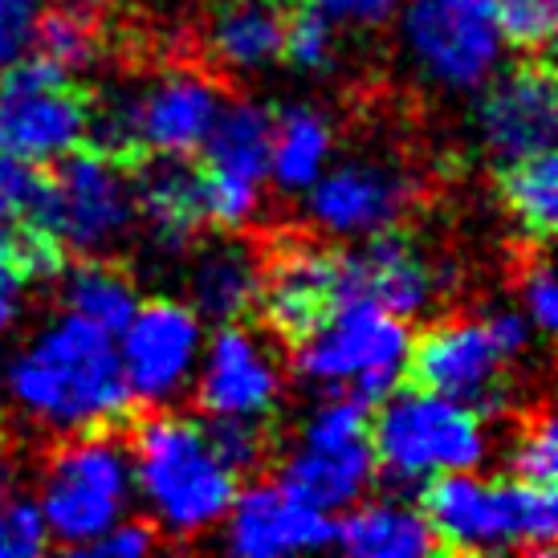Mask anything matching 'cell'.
<instances>
[{"mask_svg": "<svg viewBox=\"0 0 558 558\" xmlns=\"http://www.w3.org/2000/svg\"><path fill=\"white\" fill-rule=\"evenodd\" d=\"M4 388L37 424L62 433L140 416L110 335L78 314H65L25 355H16L4 372Z\"/></svg>", "mask_w": 558, "mask_h": 558, "instance_id": "1", "label": "cell"}, {"mask_svg": "<svg viewBox=\"0 0 558 558\" xmlns=\"http://www.w3.org/2000/svg\"><path fill=\"white\" fill-rule=\"evenodd\" d=\"M416 506L433 530L436 555H485V550L550 555L555 550V485H534L522 477L477 481L452 469L420 489Z\"/></svg>", "mask_w": 558, "mask_h": 558, "instance_id": "2", "label": "cell"}, {"mask_svg": "<svg viewBox=\"0 0 558 558\" xmlns=\"http://www.w3.org/2000/svg\"><path fill=\"white\" fill-rule=\"evenodd\" d=\"M131 452L140 485L156 506L159 530L196 538L236 501V473L217 457L204 424L184 416H135Z\"/></svg>", "mask_w": 558, "mask_h": 558, "instance_id": "3", "label": "cell"}, {"mask_svg": "<svg viewBox=\"0 0 558 558\" xmlns=\"http://www.w3.org/2000/svg\"><path fill=\"white\" fill-rule=\"evenodd\" d=\"M526 351V318L494 314V318H452L428 326L403 351L400 384L412 391L445 396L473 408L477 416H494L506 408V363Z\"/></svg>", "mask_w": 558, "mask_h": 558, "instance_id": "4", "label": "cell"}, {"mask_svg": "<svg viewBox=\"0 0 558 558\" xmlns=\"http://www.w3.org/2000/svg\"><path fill=\"white\" fill-rule=\"evenodd\" d=\"M131 424L135 420L82 428L49 457L41 518L65 550H82L90 538L119 522L126 489H131V473H126Z\"/></svg>", "mask_w": 558, "mask_h": 558, "instance_id": "5", "label": "cell"}, {"mask_svg": "<svg viewBox=\"0 0 558 558\" xmlns=\"http://www.w3.org/2000/svg\"><path fill=\"white\" fill-rule=\"evenodd\" d=\"M403 351H408V326L400 323V314L384 311L372 298H351L306 347L290 355L302 379L326 388L347 384V396L375 408L400 388Z\"/></svg>", "mask_w": 558, "mask_h": 558, "instance_id": "6", "label": "cell"}, {"mask_svg": "<svg viewBox=\"0 0 558 558\" xmlns=\"http://www.w3.org/2000/svg\"><path fill=\"white\" fill-rule=\"evenodd\" d=\"M372 420V449L388 481L408 485L436 469H473L485 457V433L473 408L445 396L403 388L384 396Z\"/></svg>", "mask_w": 558, "mask_h": 558, "instance_id": "7", "label": "cell"}, {"mask_svg": "<svg viewBox=\"0 0 558 558\" xmlns=\"http://www.w3.org/2000/svg\"><path fill=\"white\" fill-rule=\"evenodd\" d=\"M351 298V253L298 236H278L269 253L262 248V278L253 306L262 311L269 335L286 351L306 347Z\"/></svg>", "mask_w": 558, "mask_h": 558, "instance_id": "8", "label": "cell"}, {"mask_svg": "<svg viewBox=\"0 0 558 558\" xmlns=\"http://www.w3.org/2000/svg\"><path fill=\"white\" fill-rule=\"evenodd\" d=\"M94 90L46 58H21L0 70V151L29 163L62 156L86 140Z\"/></svg>", "mask_w": 558, "mask_h": 558, "instance_id": "9", "label": "cell"}, {"mask_svg": "<svg viewBox=\"0 0 558 558\" xmlns=\"http://www.w3.org/2000/svg\"><path fill=\"white\" fill-rule=\"evenodd\" d=\"M403 41L416 65L449 90H473L501 58L497 0H408Z\"/></svg>", "mask_w": 558, "mask_h": 558, "instance_id": "10", "label": "cell"}, {"mask_svg": "<svg viewBox=\"0 0 558 558\" xmlns=\"http://www.w3.org/2000/svg\"><path fill=\"white\" fill-rule=\"evenodd\" d=\"M53 187H58V236L82 257H107L119 248L135 225V187L131 171L86 143L53 156Z\"/></svg>", "mask_w": 558, "mask_h": 558, "instance_id": "11", "label": "cell"}, {"mask_svg": "<svg viewBox=\"0 0 558 558\" xmlns=\"http://www.w3.org/2000/svg\"><path fill=\"white\" fill-rule=\"evenodd\" d=\"M274 119L278 110L257 102H236L217 110V119L204 135L201 168L208 180V220L233 233L257 208V184L269 171L274 151Z\"/></svg>", "mask_w": 558, "mask_h": 558, "instance_id": "12", "label": "cell"}, {"mask_svg": "<svg viewBox=\"0 0 558 558\" xmlns=\"http://www.w3.org/2000/svg\"><path fill=\"white\" fill-rule=\"evenodd\" d=\"M201 347V318L171 302V298H151L140 311L131 314V323L123 326V375L131 400L156 403L171 400L184 388L192 359Z\"/></svg>", "mask_w": 558, "mask_h": 558, "instance_id": "13", "label": "cell"}, {"mask_svg": "<svg viewBox=\"0 0 558 558\" xmlns=\"http://www.w3.org/2000/svg\"><path fill=\"white\" fill-rule=\"evenodd\" d=\"M477 126L497 163L555 147L558 90L550 53L522 58L513 70H506L477 102Z\"/></svg>", "mask_w": 558, "mask_h": 558, "instance_id": "14", "label": "cell"}, {"mask_svg": "<svg viewBox=\"0 0 558 558\" xmlns=\"http://www.w3.org/2000/svg\"><path fill=\"white\" fill-rule=\"evenodd\" d=\"M135 213L147 220L163 253H184L201 241L208 220V180L192 151H147L131 168Z\"/></svg>", "mask_w": 558, "mask_h": 558, "instance_id": "15", "label": "cell"}, {"mask_svg": "<svg viewBox=\"0 0 558 558\" xmlns=\"http://www.w3.org/2000/svg\"><path fill=\"white\" fill-rule=\"evenodd\" d=\"M281 396L274 359L245 326L220 323L204 375L196 384V403L208 416H269Z\"/></svg>", "mask_w": 558, "mask_h": 558, "instance_id": "16", "label": "cell"}, {"mask_svg": "<svg viewBox=\"0 0 558 558\" xmlns=\"http://www.w3.org/2000/svg\"><path fill=\"white\" fill-rule=\"evenodd\" d=\"M229 550L236 555H281L335 543L326 510L294 497L286 485H257L229 506Z\"/></svg>", "mask_w": 558, "mask_h": 558, "instance_id": "17", "label": "cell"}, {"mask_svg": "<svg viewBox=\"0 0 558 558\" xmlns=\"http://www.w3.org/2000/svg\"><path fill=\"white\" fill-rule=\"evenodd\" d=\"M220 110V86L201 70H171L135 94V123L147 151H196Z\"/></svg>", "mask_w": 558, "mask_h": 558, "instance_id": "18", "label": "cell"}, {"mask_svg": "<svg viewBox=\"0 0 558 558\" xmlns=\"http://www.w3.org/2000/svg\"><path fill=\"white\" fill-rule=\"evenodd\" d=\"M412 204V184L379 163H347L314 187L311 213L330 233H375Z\"/></svg>", "mask_w": 558, "mask_h": 558, "instance_id": "19", "label": "cell"}, {"mask_svg": "<svg viewBox=\"0 0 558 558\" xmlns=\"http://www.w3.org/2000/svg\"><path fill=\"white\" fill-rule=\"evenodd\" d=\"M351 281L355 298H372L391 314H416L433 298L436 274L416 233L384 225L375 229L363 253H351Z\"/></svg>", "mask_w": 558, "mask_h": 558, "instance_id": "20", "label": "cell"}, {"mask_svg": "<svg viewBox=\"0 0 558 558\" xmlns=\"http://www.w3.org/2000/svg\"><path fill=\"white\" fill-rule=\"evenodd\" d=\"M372 473L375 449L372 436H363L347 445H302V452L281 465V485L318 510H342L372 485Z\"/></svg>", "mask_w": 558, "mask_h": 558, "instance_id": "21", "label": "cell"}, {"mask_svg": "<svg viewBox=\"0 0 558 558\" xmlns=\"http://www.w3.org/2000/svg\"><path fill=\"white\" fill-rule=\"evenodd\" d=\"M257 278H262V248L225 236V241L201 248L196 269H192V298L204 318L236 323V318L253 314Z\"/></svg>", "mask_w": 558, "mask_h": 558, "instance_id": "22", "label": "cell"}, {"mask_svg": "<svg viewBox=\"0 0 558 558\" xmlns=\"http://www.w3.org/2000/svg\"><path fill=\"white\" fill-rule=\"evenodd\" d=\"M497 201L522 229L526 245H546L558 229V159L555 147L501 159L494 175Z\"/></svg>", "mask_w": 558, "mask_h": 558, "instance_id": "23", "label": "cell"}, {"mask_svg": "<svg viewBox=\"0 0 558 558\" xmlns=\"http://www.w3.org/2000/svg\"><path fill=\"white\" fill-rule=\"evenodd\" d=\"M70 265V262H65ZM62 278V302L70 314H78L98 330H107L110 339L123 335V326L131 323V314L140 311V290L119 262L110 257H82L78 265H70L58 274Z\"/></svg>", "mask_w": 558, "mask_h": 558, "instance_id": "24", "label": "cell"}, {"mask_svg": "<svg viewBox=\"0 0 558 558\" xmlns=\"http://www.w3.org/2000/svg\"><path fill=\"white\" fill-rule=\"evenodd\" d=\"M37 58L62 65V70H86L107 49V4L102 0H53L46 13H37L33 46Z\"/></svg>", "mask_w": 558, "mask_h": 558, "instance_id": "25", "label": "cell"}, {"mask_svg": "<svg viewBox=\"0 0 558 558\" xmlns=\"http://www.w3.org/2000/svg\"><path fill=\"white\" fill-rule=\"evenodd\" d=\"M335 543L359 558H412L436 550L428 522L403 506H363L347 513L335 522Z\"/></svg>", "mask_w": 558, "mask_h": 558, "instance_id": "26", "label": "cell"}, {"mask_svg": "<svg viewBox=\"0 0 558 558\" xmlns=\"http://www.w3.org/2000/svg\"><path fill=\"white\" fill-rule=\"evenodd\" d=\"M326 151H330V123H326L318 110L294 107V110H281L278 119H274L269 168H274V175H278V184L286 192L314 184Z\"/></svg>", "mask_w": 558, "mask_h": 558, "instance_id": "27", "label": "cell"}, {"mask_svg": "<svg viewBox=\"0 0 558 558\" xmlns=\"http://www.w3.org/2000/svg\"><path fill=\"white\" fill-rule=\"evenodd\" d=\"M286 65L326 74L335 65V37H330V16L311 0H290L286 9V29H281V53Z\"/></svg>", "mask_w": 558, "mask_h": 558, "instance_id": "28", "label": "cell"}, {"mask_svg": "<svg viewBox=\"0 0 558 558\" xmlns=\"http://www.w3.org/2000/svg\"><path fill=\"white\" fill-rule=\"evenodd\" d=\"M204 433L236 477H253L274 461V428L262 424V416H213Z\"/></svg>", "mask_w": 558, "mask_h": 558, "instance_id": "29", "label": "cell"}, {"mask_svg": "<svg viewBox=\"0 0 558 558\" xmlns=\"http://www.w3.org/2000/svg\"><path fill=\"white\" fill-rule=\"evenodd\" d=\"M555 4L558 0H497V29L526 58H546L555 41Z\"/></svg>", "mask_w": 558, "mask_h": 558, "instance_id": "30", "label": "cell"}, {"mask_svg": "<svg viewBox=\"0 0 558 558\" xmlns=\"http://www.w3.org/2000/svg\"><path fill=\"white\" fill-rule=\"evenodd\" d=\"M510 465H513V477L534 481V485H555V473H558L555 416H550L546 403H538V408L522 420L518 445H513V452H510Z\"/></svg>", "mask_w": 558, "mask_h": 558, "instance_id": "31", "label": "cell"}, {"mask_svg": "<svg viewBox=\"0 0 558 558\" xmlns=\"http://www.w3.org/2000/svg\"><path fill=\"white\" fill-rule=\"evenodd\" d=\"M46 546V518L33 501H0V558H29Z\"/></svg>", "mask_w": 558, "mask_h": 558, "instance_id": "32", "label": "cell"}, {"mask_svg": "<svg viewBox=\"0 0 558 558\" xmlns=\"http://www.w3.org/2000/svg\"><path fill=\"white\" fill-rule=\"evenodd\" d=\"M526 262H522V298L526 311L538 326V335H555V278H550V257L546 245H526Z\"/></svg>", "mask_w": 558, "mask_h": 558, "instance_id": "33", "label": "cell"}, {"mask_svg": "<svg viewBox=\"0 0 558 558\" xmlns=\"http://www.w3.org/2000/svg\"><path fill=\"white\" fill-rule=\"evenodd\" d=\"M168 543L163 538V530L159 526H151V522H126V526H114L110 530H102L98 538H90V543L82 546L86 555H107V558H119V555H126V558H140V555H151V550H159V546Z\"/></svg>", "mask_w": 558, "mask_h": 558, "instance_id": "34", "label": "cell"}, {"mask_svg": "<svg viewBox=\"0 0 558 558\" xmlns=\"http://www.w3.org/2000/svg\"><path fill=\"white\" fill-rule=\"evenodd\" d=\"M37 13L41 0H0V70L29 53Z\"/></svg>", "mask_w": 558, "mask_h": 558, "instance_id": "35", "label": "cell"}, {"mask_svg": "<svg viewBox=\"0 0 558 558\" xmlns=\"http://www.w3.org/2000/svg\"><path fill=\"white\" fill-rule=\"evenodd\" d=\"M330 21H355V25H379L388 21L396 0H311Z\"/></svg>", "mask_w": 558, "mask_h": 558, "instance_id": "36", "label": "cell"}, {"mask_svg": "<svg viewBox=\"0 0 558 558\" xmlns=\"http://www.w3.org/2000/svg\"><path fill=\"white\" fill-rule=\"evenodd\" d=\"M13 323V290L9 286H0V330Z\"/></svg>", "mask_w": 558, "mask_h": 558, "instance_id": "37", "label": "cell"}]
</instances>
